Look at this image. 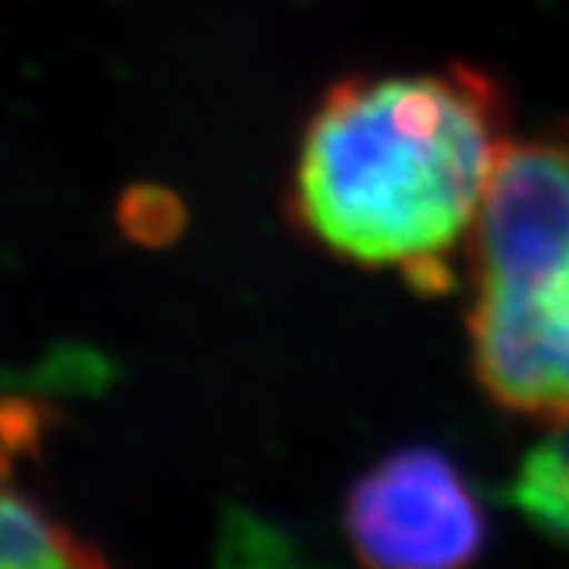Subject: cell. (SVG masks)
Masks as SVG:
<instances>
[{
	"instance_id": "8",
	"label": "cell",
	"mask_w": 569,
	"mask_h": 569,
	"mask_svg": "<svg viewBox=\"0 0 569 569\" xmlns=\"http://www.w3.org/2000/svg\"><path fill=\"white\" fill-rule=\"evenodd\" d=\"M121 224L140 244H168L183 228V209L168 190L140 187L121 200Z\"/></svg>"
},
{
	"instance_id": "7",
	"label": "cell",
	"mask_w": 569,
	"mask_h": 569,
	"mask_svg": "<svg viewBox=\"0 0 569 569\" xmlns=\"http://www.w3.org/2000/svg\"><path fill=\"white\" fill-rule=\"evenodd\" d=\"M219 560L222 563H257V567H272V563H291L295 548L291 538L282 535L266 519L247 512V509H231L224 512L222 538H219Z\"/></svg>"
},
{
	"instance_id": "2",
	"label": "cell",
	"mask_w": 569,
	"mask_h": 569,
	"mask_svg": "<svg viewBox=\"0 0 569 569\" xmlns=\"http://www.w3.org/2000/svg\"><path fill=\"white\" fill-rule=\"evenodd\" d=\"M346 535L370 567H466L488 526L466 475L443 452L408 447L389 452L351 485Z\"/></svg>"
},
{
	"instance_id": "3",
	"label": "cell",
	"mask_w": 569,
	"mask_h": 569,
	"mask_svg": "<svg viewBox=\"0 0 569 569\" xmlns=\"http://www.w3.org/2000/svg\"><path fill=\"white\" fill-rule=\"evenodd\" d=\"M471 365L497 406L569 421V260L522 282L478 284Z\"/></svg>"
},
{
	"instance_id": "4",
	"label": "cell",
	"mask_w": 569,
	"mask_h": 569,
	"mask_svg": "<svg viewBox=\"0 0 569 569\" xmlns=\"http://www.w3.org/2000/svg\"><path fill=\"white\" fill-rule=\"evenodd\" d=\"M475 282H522L569 260V121L509 142L471 228Z\"/></svg>"
},
{
	"instance_id": "1",
	"label": "cell",
	"mask_w": 569,
	"mask_h": 569,
	"mask_svg": "<svg viewBox=\"0 0 569 569\" xmlns=\"http://www.w3.org/2000/svg\"><path fill=\"white\" fill-rule=\"evenodd\" d=\"M507 123L500 86L466 63L339 82L307 123L291 212L339 257L443 288L509 146Z\"/></svg>"
},
{
	"instance_id": "5",
	"label": "cell",
	"mask_w": 569,
	"mask_h": 569,
	"mask_svg": "<svg viewBox=\"0 0 569 569\" xmlns=\"http://www.w3.org/2000/svg\"><path fill=\"white\" fill-rule=\"evenodd\" d=\"M104 557L39 500L0 481V569L102 567Z\"/></svg>"
},
{
	"instance_id": "6",
	"label": "cell",
	"mask_w": 569,
	"mask_h": 569,
	"mask_svg": "<svg viewBox=\"0 0 569 569\" xmlns=\"http://www.w3.org/2000/svg\"><path fill=\"white\" fill-rule=\"evenodd\" d=\"M507 497L541 535L569 548V421L522 456Z\"/></svg>"
}]
</instances>
